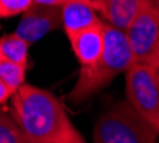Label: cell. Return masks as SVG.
I'll return each mask as SVG.
<instances>
[{
    "label": "cell",
    "mask_w": 159,
    "mask_h": 143,
    "mask_svg": "<svg viewBox=\"0 0 159 143\" xmlns=\"http://www.w3.org/2000/svg\"><path fill=\"white\" fill-rule=\"evenodd\" d=\"M11 115L27 143H87L60 99L43 88L21 85L11 97Z\"/></svg>",
    "instance_id": "obj_1"
},
{
    "label": "cell",
    "mask_w": 159,
    "mask_h": 143,
    "mask_svg": "<svg viewBox=\"0 0 159 143\" xmlns=\"http://www.w3.org/2000/svg\"><path fill=\"white\" fill-rule=\"evenodd\" d=\"M105 48L99 60L91 67L80 68L77 82L68 99L74 103L83 102L105 88L119 74L126 72L134 64L132 48L129 46L125 31L119 30L108 23H104Z\"/></svg>",
    "instance_id": "obj_2"
},
{
    "label": "cell",
    "mask_w": 159,
    "mask_h": 143,
    "mask_svg": "<svg viewBox=\"0 0 159 143\" xmlns=\"http://www.w3.org/2000/svg\"><path fill=\"white\" fill-rule=\"evenodd\" d=\"M159 133L128 102H119L98 118L93 143H156Z\"/></svg>",
    "instance_id": "obj_3"
},
{
    "label": "cell",
    "mask_w": 159,
    "mask_h": 143,
    "mask_svg": "<svg viewBox=\"0 0 159 143\" xmlns=\"http://www.w3.org/2000/svg\"><path fill=\"white\" fill-rule=\"evenodd\" d=\"M128 101L155 126L159 115V70L152 64L134 63L125 72Z\"/></svg>",
    "instance_id": "obj_4"
},
{
    "label": "cell",
    "mask_w": 159,
    "mask_h": 143,
    "mask_svg": "<svg viewBox=\"0 0 159 143\" xmlns=\"http://www.w3.org/2000/svg\"><path fill=\"white\" fill-rule=\"evenodd\" d=\"M125 34L132 48L134 63H151L159 44V7L153 0L143 3Z\"/></svg>",
    "instance_id": "obj_5"
},
{
    "label": "cell",
    "mask_w": 159,
    "mask_h": 143,
    "mask_svg": "<svg viewBox=\"0 0 159 143\" xmlns=\"http://www.w3.org/2000/svg\"><path fill=\"white\" fill-rule=\"evenodd\" d=\"M63 24L61 7L33 3V6L23 14L14 33L29 44L40 40L41 37L56 30Z\"/></svg>",
    "instance_id": "obj_6"
},
{
    "label": "cell",
    "mask_w": 159,
    "mask_h": 143,
    "mask_svg": "<svg viewBox=\"0 0 159 143\" xmlns=\"http://www.w3.org/2000/svg\"><path fill=\"white\" fill-rule=\"evenodd\" d=\"M71 44L73 53L81 68L91 67L99 60L105 48V31L104 21L98 26L87 28L80 33L67 37Z\"/></svg>",
    "instance_id": "obj_7"
},
{
    "label": "cell",
    "mask_w": 159,
    "mask_h": 143,
    "mask_svg": "<svg viewBox=\"0 0 159 143\" xmlns=\"http://www.w3.org/2000/svg\"><path fill=\"white\" fill-rule=\"evenodd\" d=\"M63 27L67 37L102 23L94 4L85 2H68L61 6Z\"/></svg>",
    "instance_id": "obj_8"
},
{
    "label": "cell",
    "mask_w": 159,
    "mask_h": 143,
    "mask_svg": "<svg viewBox=\"0 0 159 143\" xmlns=\"http://www.w3.org/2000/svg\"><path fill=\"white\" fill-rule=\"evenodd\" d=\"M146 0H95V9L107 23L125 31Z\"/></svg>",
    "instance_id": "obj_9"
},
{
    "label": "cell",
    "mask_w": 159,
    "mask_h": 143,
    "mask_svg": "<svg viewBox=\"0 0 159 143\" xmlns=\"http://www.w3.org/2000/svg\"><path fill=\"white\" fill-rule=\"evenodd\" d=\"M0 53L4 60L13 61L23 67H27L29 61V43L16 33L0 37Z\"/></svg>",
    "instance_id": "obj_10"
},
{
    "label": "cell",
    "mask_w": 159,
    "mask_h": 143,
    "mask_svg": "<svg viewBox=\"0 0 159 143\" xmlns=\"http://www.w3.org/2000/svg\"><path fill=\"white\" fill-rule=\"evenodd\" d=\"M26 68L20 64H16L13 61L0 60V80L6 84L7 87L11 89V92H16L21 85H24L26 80Z\"/></svg>",
    "instance_id": "obj_11"
},
{
    "label": "cell",
    "mask_w": 159,
    "mask_h": 143,
    "mask_svg": "<svg viewBox=\"0 0 159 143\" xmlns=\"http://www.w3.org/2000/svg\"><path fill=\"white\" fill-rule=\"evenodd\" d=\"M0 143H27L13 115L0 108Z\"/></svg>",
    "instance_id": "obj_12"
},
{
    "label": "cell",
    "mask_w": 159,
    "mask_h": 143,
    "mask_svg": "<svg viewBox=\"0 0 159 143\" xmlns=\"http://www.w3.org/2000/svg\"><path fill=\"white\" fill-rule=\"evenodd\" d=\"M34 0H0V17H14L17 14H24L33 6Z\"/></svg>",
    "instance_id": "obj_13"
},
{
    "label": "cell",
    "mask_w": 159,
    "mask_h": 143,
    "mask_svg": "<svg viewBox=\"0 0 159 143\" xmlns=\"http://www.w3.org/2000/svg\"><path fill=\"white\" fill-rule=\"evenodd\" d=\"M68 2H85V3L95 4V0H34V3L40 4H47V6H63V4L68 3ZM95 7V6H94Z\"/></svg>",
    "instance_id": "obj_14"
},
{
    "label": "cell",
    "mask_w": 159,
    "mask_h": 143,
    "mask_svg": "<svg viewBox=\"0 0 159 143\" xmlns=\"http://www.w3.org/2000/svg\"><path fill=\"white\" fill-rule=\"evenodd\" d=\"M11 97H13V92H11V89L7 87L3 81L0 80V105H3V103L6 102L9 98H11Z\"/></svg>",
    "instance_id": "obj_15"
},
{
    "label": "cell",
    "mask_w": 159,
    "mask_h": 143,
    "mask_svg": "<svg viewBox=\"0 0 159 143\" xmlns=\"http://www.w3.org/2000/svg\"><path fill=\"white\" fill-rule=\"evenodd\" d=\"M149 64H152L153 67H156V68L159 70V44H158V48H156L155 54H153L152 60H151V63H149Z\"/></svg>",
    "instance_id": "obj_16"
},
{
    "label": "cell",
    "mask_w": 159,
    "mask_h": 143,
    "mask_svg": "<svg viewBox=\"0 0 159 143\" xmlns=\"http://www.w3.org/2000/svg\"><path fill=\"white\" fill-rule=\"evenodd\" d=\"M155 128H156V130H158V133H159V115H158V119H156V123H155Z\"/></svg>",
    "instance_id": "obj_17"
},
{
    "label": "cell",
    "mask_w": 159,
    "mask_h": 143,
    "mask_svg": "<svg viewBox=\"0 0 159 143\" xmlns=\"http://www.w3.org/2000/svg\"><path fill=\"white\" fill-rule=\"evenodd\" d=\"M2 58H3V57H2V53H0V60H2Z\"/></svg>",
    "instance_id": "obj_18"
},
{
    "label": "cell",
    "mask_w": 159,
    "mask_h": 143,
    "mask_svg": "<svg viewBox=\"0 0 159 143\" xmlns=\"http://www.w3.org/2000/svg\"><path fill=\"white\" fill-rule=\"evenodd\" d=\"M0 19H2V17H0Z\"/></svg>",
    "instance_id": "obj_19"
}]
</instances>
